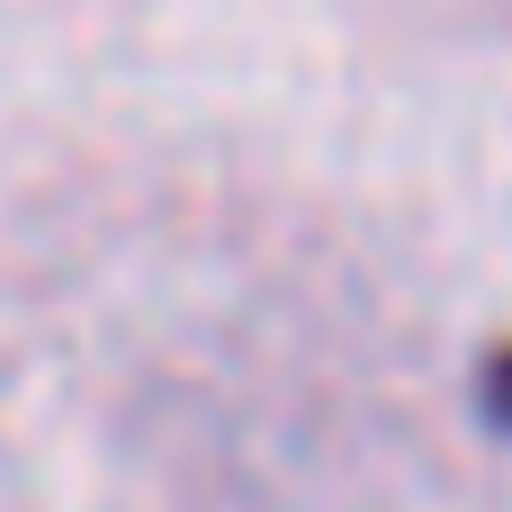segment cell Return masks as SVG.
I'll list each match as a JSON object with an SVG mask.
<instances>
[{"label": "cell", "instance_id": "6da1fadb", "mask_svg": "<svg viewBox=\"0 0 512 512\" xmlns=\"http://www.w3.org/2000/svg\"><path fill=\"white\" fill-rule=\"evenodd\" d=\"M477 405H486V414L512 432V351H495V360L477 369Z\"/></svg>", "mask_w": 512, "mask_h": 512}]
</instances>
